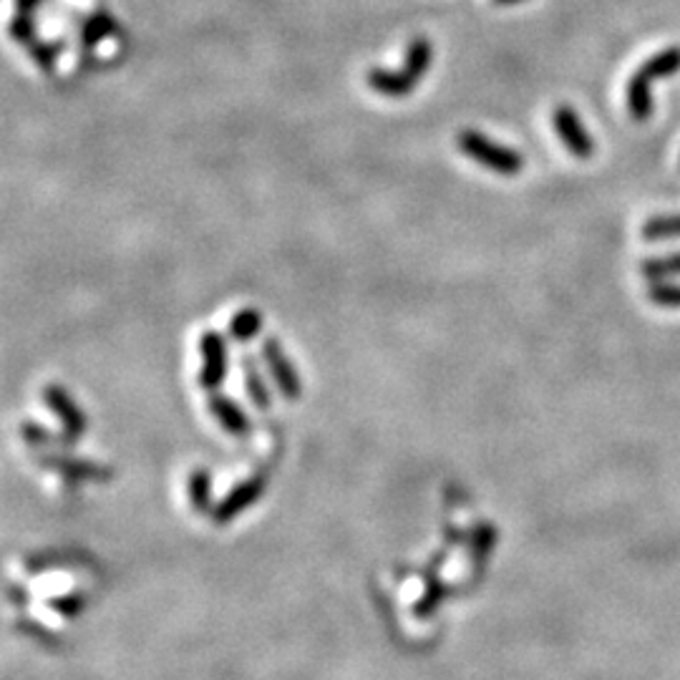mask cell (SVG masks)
I'll list each match as a JSON object with an SVG mask.
<instances>
[{
  "instance_id": "cell-21",
  "label": "cell",
  "mask_w": 680,
  "mask_h": 680,
  "mask_svg": "<svg viewBox=\"0 0 680 680\" xmlns=\"http://www.w3.org/2000/svg\"><path fill=\"white\" fill-rule=\"evenodd\" d=\"M31 53L33 58H36L38 66L43 68V71H51L53 68V61H56V48L53 46H46V43H33L31 46Z\"/></svg>"
},
{
  "instance_id": "cell-23",
  "label": "cell",
  "mask_w": 680,
  "mask_h": 680,
  "mask_svg": "<svg viewBox=\"0 0 680 680\" xmlns=\"http://www.w3.org/2000/svg\"><path fill=\"white\" fill-rule=\"evenodd\" d=\"M38 3H41V0H16V8H18V13H26V16H31L33 8H36Z\"/></svg>"
},
{
  "instance_id": "cell-17",
  "label": "cell",
  "mask_w": 680,
  "mask_h": 680,
  "mask_svg": "<svg viewBox=\"0 0 680 680\" xmlns=\"http://www.w3.org/2000/svg\"><path fill=\"white\" fill-rule=\"evenodd\" d=\"M650 303L658 305V308H673L680 310V285L678 283H653L648 290Z\"/></svg>"
},
{
  "instance_id": "cell-15",
  "label": "cell",
  "mask_w": 680,
  "mask_h": 680,
  "mask_svg": "<svg viewBox=\"0 0 680 680\" xmlns=\"http://www.w3.org/2000/svg\"><path fill=\"white\" fill-rule=\"evenodd\" d=\"M645 240H670V237H680V215H660L650 217L643 225Z\"/></svg>"
},
{
  "instance_id": "cell-5",
  "label": "cell",
  "mask_w": 680,
  "mask_h": 680,
  "mask_svg": "<svg viewBox=\"0 0 680 680\" xmlns=\"http://www.w3.org/2000/svg\"><path fill=\"white\" fill-rule=\"evenodd\" d=\"M265 492H267V474L250 476V479L240 482L237 487H232L220 504H215L212 517H215V522L220 524V527H225V524H230L232 519L245 514L247 509H250Z\"/></svg>"
},
{
  "instance_id": "cell-7",
  "label": "cell",
  "mask_w": 680,
  "mask_h": 680,
  "mask_svg": "<svg viewBox=\"0 0 680 680\" xmlns=\"http://www.w3.org/2000/svg\"><path fill=\"white\" fill-rule=\"evenodd\" d=\"M552 121H555V131L560 136V142L567 147V152L575 154L577 159L592 157L595 142H592L590 131L582 126L580 116H577V111L572 106H557Z\"/></svg>"
},
{
  "instance_id": "cell-22",
  "label": "cell",
  "mask_w": 680,
  "mask_h": 680,
  "mask_svg": "<svg viewBox=\"0 0 680 680\" xmlns=\"http://www.w3.org/2000/svg\"><path fill=\"white\" fill-rule=\"evenodd\" d=\"M79 602H84L81 597H61V600H53V607H56L58 612H66V615H74V612H79L81 607Z\"/></svg>"
},
{
  "instance_id": "cell-19",
  "label": "cell",
  "mask_w": 680,
  "mask_h": 680,
  "mask_svg": "<svg viewBox=\"0 0 680 680\" xmlns=\"http://www.w3.org/2000/svg\"><path fill=\"white\" fill-rule=\"evenodd\" d=\"M494 542H497V532H494L492 524H484V527L476 529L474 534V565L482 567V562H487L489 552L494 550Z\"/></svg>"
},
{
  "instance_id": "cell-18",
  "label": "cell",
  "mask_w": 680,
  "mask_h": 680,
  "mask_svg": "<svg viewBox=\"0 0 680 680\" xmlns=\"http://www.w3.org/2000/svg\"><path fill=\"white\" fill-rule=\"evenodd\" d=\"M116 31L114 21H111V16H106V13H96V16H91L89 21L84 23V43L86 46H96L99 41H104L106 36H111V33Z\"/></svg>"
},
{
  "instance_id": "cell-20",
  "label": "cell",
  "mask_w": 680,
  "mask_h": 680,
  "mask_svg": "<svg viewBox=\"0 0 680 680\" xmlns=\"http://www.w3.org/2000/svg\"><path fill=\"white\" fill-rule=\"evenodd\" d=\"M11 33L18 43H26V46H33V43H36L33 41V38H36V26H33L31 16H26V13H18V16L13 18Z\"/></svg>"
},
{
  "instance_id": "cell-4",
  "label": "cell",
  "mask_w": 680,
  "mask_h": 680,
  "mask_svg": "<svg viewBox=\"0 0 680 680\" xmlns=\"http://www.w3.org/2000/svg\"><path fill=\"white\" fill-rule=\"evenodd\" d=\"M199 353H202V368H199V386L215 391L222 386L230 371V351L220 333L207 330L199 338Z\"/></svg>"
},
{
  "instance_id": "cell-1",
  "label": "cell",
  "mask_w": 680,
  "mask_h": 680,
  "mask_svg": "<svg viewBox=\"0 0 680 680\" xmlns=\"http://www.w3.org/2000/svg\"><path fill=\"white\" fill-rule=\"evenodd\" d=\"M680 71V48H665L643 63L628 84V109L635 121H648L653 114V84Z\"/></svg>"
},
{
  "instance_id": "cell-10",
  "label": "cell",
  "mask_w": 680,
  "mask_h": 680,
  "mask_svg": "<svg viewBox=\"0 0 680 680\" xmlns=\"http://www.w3.org/2000/svg\"><path fill=\"white\" fill-rule=\"evenodd\" d=\"M431 61H434V48H431V43L426 41V38H416V41H411V46H408L406 63H403L401 71L408 79H414L416 84H419V79H424V76L429 74Z\"/></svg>"
},
{
  "instance_id": "cell-24",
  "label": "cell",
  "mask_w": 680,
  "mask_h": 680,
  "mask_svg": "<svg viewBox=\"0 0 680 680\" xmlns=\"http://www.w3.org/2000/svg\"><path fill=\"white\" fill-rule=\"evenodd\" d=\"M497 6H517V3H522V0H494Z\"/></svg>"
},
{
  "instance_id": "cell-9",
  "label": "cell",
  "mask_w": 680,
  "mask_h": 680,
  "mask_svg": "<svg viewBox=\"0 0 680 680\" xmlns=\"http://www.w3.org/2000/svg\"><path fill=\"white\" fill-rule=\"evenodd\" d=\"M368 84L373 91L383 96H408L414 91L416 81L408 79L403 71H388V68H373L368 74Z\"/></svg>"
},
{
  "instance_id": "cell-11",
  "label": "cell",
  "mask_w": 680,
  "mask_h": 680,
  "mask_svg": "<svg viewBox=\"0 0 680 680\" xmlns=\"http://www.w3.org/2000/svg\"><path fill=\"white\" fill-rule=\"evenodd\" d=\"M262 330V313L257 308H242L232 315L230 335L237 343H250Z\"/></svg>"
},
{
  "instance_id": "cell-16",
  "label": "cell",
  "mask_w": 680,
  "mask_h": 680,
  "mask_svg": "<svg viewBox=\"0 0 680 680\" xmlns=\"http://www.w3.org/2000/svg\"><path fill=\"white\" fill-rule=\"evenodd\" d=\"M43 464L46 466H53V469H58L61 474L71 476V479H86V476H101L104 471L99 469V466L89 464V461H74V459H58V456H43Z\"/></svg>"
},
{
  "instance_id": "cell-13",
  "label": "cell",
  "mask_w": 680,
  "mask_h": 680,
  "mask_svg": "<svg viewBox=\"0 0 680 680\" xmlns=\"http://www.w3.org/2000/svg\"><path fill=\"white\" fill-rule=\"evenodd\" d=\"M640 272L650 283H665L668 278H678L680 275V252H673V255L665 257H650V260H643L640 265Z\"/></svg>"
},
{
  "instance_id": "cell-2",
  "label": "cell",
  "mask_w": 680,
  "mask_h": 680,
  "mask_svg": "<svg viewBox=\"0 0 680 680\" xmlns=\"http://www.w3.org/2000/svg\"><path fill=\"white\" fill-rule=\"evenodd\" d=\"M459 149L469 154L476 164H482V167L492 169L497 174H504V177L519 174L524 167V159L514 149L492 142L489 136L479 134V131H461Z\"/></svg>"
},
{
  "instance_id": "cell-3",
  "label": "cell",
  "mask_w": 680,
  "mask_h": 680,
  "mask_svg": "<svg viewBox=\"0 0 680 680\" xmlns=\"http://www.w3.org/2000/svg\"><path fill=\"white\" fill-rule=\"evenodd\" d=\"M43 401H46V406L56 414V419L61 421L63 441L71 444V441L81 439V436L86 434L89 419H86L84 408L74 401V396H71L66 388L58 386V383H51V386L43 388Z\"/></svg>"
},
{
  "instance_id": "cell-6",
  "label": "cell",
  "mask_w": 680,
  "mask_h": 680,
  "mask_svg": "<svg viewBox=\"0 0 680 680\" xmlns=\"http://www.w3.org/2000/svg\"><path fill=\"white\" fill-rule=\"evenodd\" d=\"M262 358H265L267 371H270L272 381L280 388V393H283L285 398H290V401L300 398L303 383H300L298 371H295V366L290 363L288 353L280 346L278 338H265V343H262Z\"/></svg>"
},
{
  "instance_id": "cell-14",
  "label": "cell",
  "mask_w": 680,
  "mask_h": 680,
  "mask_svg": "<svg viewBox=\"0 0 680 680\" xmlns=\"http://www.w3.org/2000/svg\"><path fill=\"white\" fill-rule=\"evenodd\" d=\"M245 381H247V393H250L255 408H260V411H270L272 393H270V388L265 386V381H262L260 371L255 368L252 358H247L245 361Z\"/></svg>"
},
{
  "instance_id": "cell-8",
  "label": "cell",
  "mask_w": 680,
  "mask_h": 680,
  "mask_svg": "<svg viewBox=\"0 0 680 680\" xmlns=\"http://www.w3.org/2000/svg\"><path fill=\"white\" fill-rule=\"evenodd\" d=\"M210 411L217 419V424L232 436H247L252 431L250 416L242 411L240 403L232 401L230 396H222V393H212L210 396Z\"/></svg>"
},
{
  "instance_id": "cell-12",
  "label": "cell",
  "mask_w": 680,
  "mask_h": 680,
  "mask_svg": "<svg viewBox=\"0 0 680 680\" xmlns=\"http://www.w3.org/2000/svg\"><path fill=\"white\" fill-rule=\"evenodd\" d=\"M189 502H192V509L197 514L207 512L212 507V476L207 469H194L192 476H189Z\"/></svg>"
}]
</instances>
